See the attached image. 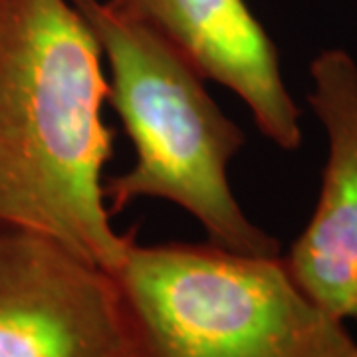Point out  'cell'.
Segmentation results:
<instances>
[{"instance_id":"1","label":"cell","mask_w":357,"mask_h":357,"mask_svg":"<svg viewBox=\"0 0 357 357\" xmlns=\"http://www.w3.org/2000/svg\"><path fill=\"white\" fill-rule=\"evenodd\" d=\"M105 103L102 48L74 0H0V225L109 272L135 232L115 230L103 197Z\"/></svg>"},{"instance_id":"2","label":"cell","mask_w":357,"mask_h":357,"mask_svg":"<svg viewBox=\"0 0 357 357\" xmlns=\"http://www.w3.org/2000/svg\"><path fill=\"white\" fill-rule=\"evenodd\" d=\"M107 66V103L135 149L129 171L103 181L112 215L137 199H163L195 217L208 243L250 256H280V243L244 215L229 181L244 133L204 79L155 30L114 0H74Z\"/></svg>"},{"instance_id":"3","label":"cell","mask_w":357,"mask_h":357,"mask_svg":"<svg viewBox=\"0 0 357 357\" xmlns=\"http://www.w3.org/2000/svg\"><path fill=\"white\" fill-rule=\"evenodd\" d=\"M109 276L123 357H357L344 321L300 290L280 256L133 241Z\"/></svg>"},{"instance_id":"4","label":"cell","mask_w":357,"mask_h":357,"mask_svg":"<svg viewBox=\"0 0 357 357\" xmlns=\"http://www.w3.org/2000/svg\"><path fill=\"white\" fill-rule=\"evenodd\" d=\"M0 357H123L109 272L48 234L0 225Z\"/></svg>"},{"instance_id":"5","label":"cell","mask_w":357,"mask_h":357,"mask_svg":"<svg viewBox=\"0 0 357 357\" xmlns=\"http://www.w3.org/2000/svg\"><path fill=\"white\" fill-rule=\"evenodd\" d=\"M310 77L328 161L314 215L284 262L314 304L344 321L357 318V62L328 48L312 60Z\"/></svg>"},{"instance_id":"6","label":"cell","mask_w":357,"mask_h":357,"mask_svg":"<svg viewBox=\"0 0 357 357\" xmlns=\"http://www.w3.org/2000/svg\"><path fill=\"white\" fill-rule=\"evenodd\" d=\"M155 30L203 77L236 93L258 131L284 151L302 143L300 107L276 46L244 0H114Z\"/></svg>"}]
</instances>
